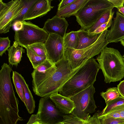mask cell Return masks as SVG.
Returning a JSON list of instances; mask_svg holds the SVG:
<instances>
[{
  "mask_svg": "<svg viewBox=\"0 0 124 124\" xmlns=\"http://www.w3.org/2000/svg\"><path fill=\"white\" fill-rule=\"evenodd\" d=\"M121 44L124 47V39L120 41Z\"/></svg>",
  "mask_w": 124,
  "mask_h": 124,
  "instance_id": "7bdbcfd3",
  "label": "cell"
},
{
  "mask_svg": "<svg viewBox=\"0 0 124 124\" xmlns=\"http://www.w3.org/2000/svg\"><path fill=\"white\" fill-rule=\"evenodd\" d=\"M14 28L16 31L20 29L22 26V22L18 21L16 22L13 25Z\"/></svg>",
  "mask_w": 124,
  "mask_h": 124,
  "instance_id": "60d3db41",
  "label": "cell"
},
{
  "mask_svg": "<svg viewBox=\"0 0 124 124\" xmlns=\"http://www.w3.org/2000/svg\"><path fill=\"white\" fill-rule=\"evenodd\" d=\"M18 106L12 105L0 97V124H17L23 120L18 114Z\"/></svg>",
  "mask_w": 124,
  "mask_h": 124,
  "instance_id": "4fadbf2b",
  "label": "cell"
},
{
  "mask_svg": "<svg viewBox=\"0 0 124 124\" xmlns=\"http://www.w3.org/2000/svg\"><path fill=\"white\" fill-rule=\"evenodd\" d=\"M28 47L38 56L47 58L44 43H36L30 45Z\"/></svg>",
  "mask_w": 124,
  "mask_h": 124,
  "instance_id": "f1b7e54d",
  "label": "cell"
},
{
  "mask_svg": "<svg viewBox=\"0 0 124 124\" xmlns=\"http://www.w3.org/2000/svg\"><path fill=\"white\" fill-rule=\"evenodd\" d=\"M26 49L27 56L34 69L44 62L47 59L46 57L38 56L28 47Z\"/></svg>",
  "mask_w": 124,
  "mask_h": 124,
  "instance_id": "603a6c76",
  "label": "cell"
},
{
  "mask_svg": "<svg viewBox=\"0 0 124 124\" xmlns=\"http://www.w3.org/2000/svg\"><path fill=\"white\" fill-rule=\"evenodd\" d=\"M113 8L108 0H88L75 16L80 29L87 31L102 15Z\"/></svg>",
  "mask_w": 124,
  "mask_h": 124,
  "instance_id": "277c9868",
  "label": "cell"
},
{
  "mask_svg": "<svg viewBox=\"0 0 124 124\" xmlns=\"http://www.w3.org/2000/svg\"><path fill=\"white\" fill-rule=\"evenodd\" d=\"M123 58H124V54L123 55Z\"/></svg>",
  "mask_w": 124,
  "mask_h": 124,
  "instance_id": "f6af8a7d",
  "label": "cell"
},
{
  "mask_svg": "<svg viewBox=\"0 0 124 124\" xmlns=\"http://www.w3.org/2000/svg\"><path fill=\"white\" fill-rule=\"evenodd\" d=\"M16 73L19 80L23 89L25 100V104L28 112L29 114H32L33 113L35 109V101L24 78L18 72H17Z\"/></svg>",
  "mask_w": 124,
  "mask_h": 124,
  "instance_id": "ffe728a7",
  "label": "cell"
},
{
  "mask_svg": "<svg viewBox=\"0 0 124 124\" xmlns=\"http://www.w3.org/2000/svg\"><path fill=\"white\" fill-rule=\"evenodd\" d=\"M64 124L62 122V123H58V124Z\"/></svg>",
  "mask_w": 124,
  "mask_h": 124,
  "instance_id": "ee69618b",
  "label": "cell"
},
{
  "mask_svg": "<svg viewBox=\"0 0 124 124\" xmlns=\"http://www.w3.org/2000/svg\"><path fill=\"white\" fill-rule=\"evenodd\" d=\"M10 41L8 37L0 38V56H2L10 47Z\"/></svg>",
  "mask_w": 124,
  "mask_h": 124,
  "instance_id": "4dcf8cb0",
  "label": "cell"
},
{
  "mask_svg": "<svg viewBox=\"0 0 124 124\" xmlns=\"http://www.w3.org/2000/svg\"><path fill=\"white\" fill-rule=\"evenodd\" d=\"M69 25L65 18L55 15L47 20L43 28L48 34H56L64 38Z\"/></svg>",
  "mask_w": 124,
  "mask_h": 124,
  "instance_id": "2e32d148",
  "label": "cell"
},
{
  "mask_svg": "<svg viewBox=\"0 0 124 124\" xmlns=\"http://www.w3.org/2000/svg\"><path fill=\"white\" fill-rule=\"evenodd\" d=\"M112 11V9L108 11L102 15L94 24L87 31L89 33H92L100 25L107 22L109 19Z\"/></svg>",
  "mask_w": 124,
  "mask_h": 124,
  "instance_id": "4316f807",
  "label": "cell"
},
{
  "mask_svg": "<svg viewBox=\"0 0 124 124\" xmlns=\"http://www.w3.org/2000/svg\"><path fill=\"white\" fill-rule=\"evenodd\" d=\"M106 37L108 43H116L124 39V15L118 11Z\"/></svg>",
  "mask_w": 124,
  "mask_h": 124,
  "instance_id": "5bb4252c",
  "label": "cell"
},
{
  "mask_svg": "<svg viewBox=\"0 0 124 124\" xmlns=\"http://www.w3.org/2000/svg\"><path fill=\"white\" fill-rule=\"evenodd\" d=\"M14 41L12 46L8 50V62L12 65L17 66L21 60L23 53L25 50L23 47Z\"/></svg>",
  "mask_w": 124,
  "mask_h": 124,
  "instance_id": "44dd1931",
  "label": "cell"
},
{
  "mask_svg": "<svg viewBox=\"0 0 124 124\" xmlns=\"http://www.w3.org/2000/svg\"><path fill=\"white\" fill-rule=\"evenodd\" d=\"M22 22V28L15 31V41L25 48L32 44L45 43L48 37L49 34L43 28L30 21H23Z\"/></svg>",
  "mask_w": 124,
  "mask_h": 124,
  "instance_id": "8992f818",
  "label": "cell"
},
{
  "mask_svg": "<svg viewBox=\"0 0 124 124\" xmlns=\"http://www.w3.org/2000/svg\"><path fill=\"white\" fill-rule=\"evenodd\" d=\"M97 113H95L92 116L85 120L83 124H101Z\"/></svg>",
  "mask_w": 124,
  "mask_h": 124,
  "instance_id": "836d02e7",
  "label": "cell"
},
{
  "mask_svg": "<svg viewBox=\"0 0 124 124\" xmlns=\"http://www.w3.org/2000/svg\"><path fill=\"white\" fill-rule=\"evenodd\" d=\"M95 92L92 85L70 98L75 106L71 114L84 120L90 117V114L94 112L97 108L93 97Z\"/></svg>",
  "mask_w": 124,
  "mask_h": 124,
  "instance_id": "52a82bcc",
  "label": "cell"
},
{
  "mask_svg": "<svg viewBox=\"0 0 124 124\" xmlns=\"http://www.w3.org/2000/svg\"><path fill=\"white\" fill-rule=\"evenodd\" d=\"M63 39L64 49L67 48L77 49L79 41L77 31H72L66 33Z\"/></svg>",
  "mask_w": 124,
  "mask_h": 124,
  "instance_id": "7402d4cb",
  "label": "cell"
},
{
  "mask_svg": "<svg viewBox=\"0 0 124 124\" xmlns=\"http://www.w3.org/2000/svg\"><path fill=\"white\" fill-rule=\"evenodd\" d=\"M26 124H40L37 114L32 115Z\"/></svg>",
  "mask_w": 124,
  "mask_h": 124,
  "instance_id": "74e56055",
  "label": "cell"
},
{
  "mask_svg": "<svg viewBox=\"0 0 124 124\" xmlns=\"http://www.w3.org/2000/svg\"><path fill=\"white\" fill-rule=\"evenodd\" d=\"M36 0H24L23 7L21 12L18 16L14 20L13 25L18 21H23L24 17L32 5Z\"/></svg>",
  "mask_w": 124,
  "mask_h": 124,
  "instance_id": "83f0119b",
  "label": "cell"
},
{
  "mask_svg": "<svg viewBox=\"0 0 124 124\" xmlns=\"http://www.w3.org/2000/svg\"><path fill=\"white\" fill-rule=\"evenodd\" d=\"M75 0H62L58 5L57 10H59L70 3L74 2Z\"/></svg>",
  "mask_w": 124,
  "mask_h": 124,
  "instance_id": "f35d334b",
  "label": "cell"
},
{
  "mask_svg": "<svg viewBox=\"0 0 124 124\" xmlns=\"http://www.w3.org/2000/svg\"><path fill=\"white\" fill-rule=\"evenodd\" d=\"M100 94L105 100L106 105L110 101L116 99L120 95L116 87L109 88L106 92H101Z\"/></svg>",
  "mask_w": 124,
  "mask_h": 124,
  "instance_id": "cb8c5ba5",
  "label": "cell"
},
{
  "mask_svg": "<svg viewBox=\"0 0 124 124\" xmlns=\"http://www.w3.org/2000/svg\"><path fill=\"white\" fill-rule=\"evenodd\" d=\"M124 104V98L120 95L116 99L110 101L106 105L100 115L106 114L113 108Z\"/></svg>",
  "mask_w": 124,
  "mask_h": 124,
  "instance_id": "d4e9b609",
  "label": "cell"
},
{
  "mask_svg": "<svg viewBox=\"0 0 124 124\" xmlns=\"http://www.w3.org/2000/svg\"><path fill=\"white\" fill-rule=\"evenodd\" d=\"M100 119L108 118H121L119 113L115 112L108 113L103 115H99Z\"/></svg>",
  "mask_w": 124,
  "mask_h": 124,
  "instance_id": "e575fe53",
  "label": "cell"
},
{
  "mask_svg": "<svg viewBox=\"0 0 124 124\" xmlns=\"http://www.w3.org/2000/svg\"><path fill=\"white\" fill-rule=\"evenodd\" d=\"M100 119L101 124H124V118H121Z\"/></svg>",
  "mask_w": 124,
  "mask_h": 124,
  "instance_id": "d6a6232c",
  "label": "cell"
},
{
  "mask_svg": "<svg viewBox=\"0 0 124 124\" xmlns=\"http://www.w3.org/2000/svg\"><path fill=\"white\" fill-rule=\"evenodd\" d=\"M79 41L77 50L83 49L93 44L97 40L101 32L98 34L89 33L80 29L77 31Z\"/></svg>",
  "mask_w": 124,
  "mask_h": 124,
  "instance_id": "d6986e66",
  "label": "cell"
},
{
  "mask_svg": "<svg viewBox=\"0 0 124 124\" xmlns=\"http://www.w3.org/2000/svg\"><path fill=\"white\" fill-rule=\"evenodd\" d=\"M16 71H13L12 78L16 92L22 101L25 103L23 89L22 86L19 80Z\"/></svg>",
  "mask_w": 124,
  "mask_h": 124,
  "instance_id": "484cf974",
  "label": "cell"
},
{
  "mask_svg": "<svg viewBox=\"0 0 124 124\" xmlns=\"http://www.w3.org/2000/svg\"><path fill=\"white\" fill-rule=\"evenodd\" d=\"M113 112H116L119 113L121 118H124V104L119 106L113 108L108 113Z\"/></svg>",
  "mask_w": 124,
  "mask_h": 124,
  "instance_id": "d590c367",
  "label": "cell"
},
{
  "mask_svg": "<svg viewBox=\"0 0 124 124\" xmlns=\"http://www.w3.org/2000/svg\"><path fill=\"white\" fill-rule=\"evenodd\" d=\"M47 59L55 64L64 58L63 38L54 34H49L44 43Z\"/></svg>",
  "mask_w": 124,
  "mask_h": 124,
  "instance_id": "8fae6325",
  "label": "cell"
},
{
  "mask_svg": "<svg viewBox=\"0 0 124 124\" xmlns=\"http://www.w3.org/2000/svg\"><path fill=\"white\" fill-rule=\"evenodd\" d=\"M56 69L55 64L47 59L34 70L31 74L32 88L34 91L42 82L51 76Z\"/></svg>",
  "mask_w": 124,
  "mask_h": 124,
  "instance_id": "7c38bea8",
  "label": "cell"
},
{
  "mask_svg": "<svg viewBox=\"0 0 124 124\" xmlns=\"http://www.w3.org/2000/svg\"><path fill=\"white\" fill-rule=\"evenodd\" d=\"M108 30L102 32L95 42L86 48L79 50L70 48L64 49V58L68 61L73 70L101 53L108 44L106 39Z\"/></svg>",
  "mask_w": 124,
  "mask_h": 124,
  "instance_id": "5b68a950",
  "label": "cell"
},
{
  "mask_svg": "<svg viewBox=\"0 0 124 124\" xmlns=\"http://www.w3.org/2000/svg\"><path fill=\"white\" fill-rule=\"evenodd\" d=\"M50 98L60 111L66 114H71L75 108L74 103L70 98L58 93L51 95Z\"/></svg>",
  "mask_w": 124,
  "mask_h": 124,
  "instance_id": "e0dca14e",
  "label": "cell"
},
{
  "mask_svg": "<svg viewBox=\"0 0 124 124\" xmlns=\"http://www.w3.org/2000/svg\"><path fill=\"white\" fill-rule=\"evenodd\" d=\"M100 69L99 65L95 59L92 58L88 60L64 81L59 90V94L70 98L93 85Z\"/></svg>",
  "mask_w": 124,
  "mask_h": 124,
  "instance_id": "6da1fadb",
  "label": "cell"
},
{
  "mask_svg": "<svg viewBox=\"0 0 124 124\" xmlns=\"http://www.w3.org/2000/svg\"><path fill=\"white\" fill-rule=\"evenodd\" d=\"M114 11H112L109 19L107 22L103 23L99 26L92 33L96 34L101 33L107 30L108 28L111 26L112 23V19L114 14Z\"/></svg>",
  "mask_w": 124,
  "mask_h": 124,
  "instance_id": "1f68e13d",
  "label": "cell"
},
{
  "mask_svg": "<svg viewBox=\"0 0 124 124\" xmlns=\"http://www.w3.org/2000/svg\"><path fill=\"white\" fill-rule=\"evenodd\" d=\"M12 70L10 65L4 63L0 70V97L12 105L18 106L19 101L15 95L11 83L10 74Z\"/></svg>",
  "mask_w": 124,
  "mask_h": 124,
  "instance_id": "30bf717a",
  "label": "cell"
},
{
  "mask_svg": "<svg viewBox=\"0 0 124 124\" xmlns=\"http://www.w3.org/2000/svg\"><path fill=\"white\" fill-rule=\"evenodd\" d=\"M24 0H12L5 3L0 0V33L9 32L13 22L23 9Z\"/></svg>",
  "mask_w": 124,
  "mask_h": 124,
  "instance_id": "ba28073f",
  "label": "cell"
},
{
  "mask_svg": "<svg viewBox=\"0 0 124 124\" xmlns=\"http://www.w3.org/2000/svg\"><path fill=\"white\" fill-rule=\"evenodd\" d=\"M85 120L70 114L64 116L62 123L64 124H83Z\"/></svg>",
  "mask_w": 124,
  "mask_h": 124,
  "instance_id": "f546056e",
  "label": "cell"
},
{
  "mask_svg": "<svg viewBox=\"0 0 124 124\" xmlns=\"http://www.w3.org/2000/svg\"><path fill=\"white\" fill-rule=\"evenodd\" d=\"M117 88L120 95L124 98V80L120 82Z\"/></svg>",
  "mask_w": 124,
  "mask_h": 124,
  "instance_id": "ab89813d",
  "label": "cell"
},
{
  "mask_svg": "<svg viewBox=\"0 0 124 124\" xmlns=\"http://www.w3.org/2000/svg\"><path fill=\"white\" fill-rule=\"evenodd\" d=\"M96 59L106 83L120 81L124 77V60L118 50L106 46Z\"/></svg>",
  "mask_w": 124,
  "mask_h": 124,
  "instance_id": "7a4b0ae2",
  "label": "cell"
},
{
  "mask_svg": "<svg viewBox=\"0 0 124 124\" xmlns=\"http://www.w3.org/2000/svg\"><path fill=\"white\" fill-rule=\"evenodd\" d=\"M55 64L56 66L55 72L33 91L35 94L42 97L50 96L58 93L64 81L74 73L82 64L73 70L65 58Z\"/></svg>",
  "mask_w": 124,
  "mask_h": 124,
  "instance_id": "3957f363",
  "label": "cell"
},
{
  "mask_svg": "<svg viewBox=\"0 0 124 124\" xmlns=\"http://www.w3.org/2000/svg\"><path fill=\"white\" fill-rule=\"evenodd\" d=\"M88 0H75L63 8L57 10L56 15L61 17H69L75 16Z\"/></svg>",
  "mask_w": 124,
  "mask_h": 124,
  "instance_id": "ac0fdd59",
  "label": "cell"
},
{
  "mask_svg": "<svg viewBox=\"0 0 124 124\" xmlns=\"http://www.w3.org/2000/svg\"><path fill=\"white\" fill-rule=\"evenodd\" d=\"M37 114L40 124H57L62 122L66 114L56 107L50 96L40 99Z\"/></svg>",
  "mask_w": 124,
  "mask_h": 124,
  "instance_id": "9c48e42d",
  "label": "cell"
},
{
  "mask_svg": "<svg viewBox=\"0 0 124 124\" xmlns=\"http://www.w3.org/2000/svg\"><path fill=\"white\" fill-rule=\"evenodd\" d=\"M118 10V11L124 15V7L123 6Z\"/></svg>",
  "mask_w": 124,
  "mask_h": 124,
  "instance_id": "b9f144b4",
  "label": "cell"
},
{
  "mask_svg": "<svg viewBox=\"0 0 124 124\" xmlns=\"http://www.w3.org/2000/svg\"><path fill=\"white\" fill-rule=\"evenodd\" d=\"M113 5L118 9L124 6V0H108Z\"/></svg>",
  "mask_w": 124,
  "mask_h": 124,
  "instance_id": "8d00e7d4",
  "label": "cell"
},
{
  "mask_svg": "<svg viewBox=\"0 0 124 124\" xmlns=\"http://www.w3.org/2000/svg\"><path fill=\"white\" fill-rule=\"evenodd\" d=\"M52 0H36L24 15L23 21L32 20L46 15L52 9Z\"/></svg>",
  "mask_w": 124,
  "mask_h": 124,
  "instance_id": "9a60e30c",
  "label": "cell"
}]
</instances>
